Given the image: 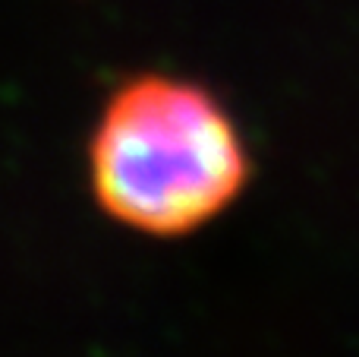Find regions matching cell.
Returning <instances> with one entry per match:
<instances>
[{"mask_svg": "<svg viewBox=\"0 0 359 357\" xmlns=\"http://www.w3.org/2000/svg\"><path fill=\"white\" fill-rule=\"evenodd\" d=\"M86 174L107 221L151 240H183L246 196L255 158L215 89L149 70L107 92L88 130Z\"/></svg>", "mask_w": 359, "mask_h": 357, "instance_id": "cell-1", "label": "cell"}]
</instances>
